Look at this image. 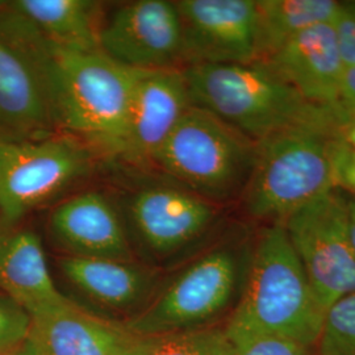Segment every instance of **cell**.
<instances>
[{
	"label": "cell",
	"mask_w": 355,
	"mask_h": 355,
	"mask_svg": "<svg viewBox=\"0 0 355 355\" xmlns=\"http://www.w3.org/2000/svg\"><path fill=\"white\" fill-rule=\"evenodd\" d=\"M349 223H350V237L355 254V200L349 198Z\"/></svg>",
	"instance_id": "cell-30"
},
{
	"label": "cell",
	"mask_w": 355,
	"mask_h": 355,
	"mask_svg": "<svg viewBox=\"0 0 355 355\" xmlns=\"http://www.w3.org/2000/svg\"><path fill=\"white\" fill-rule=\"evenodd\" d=\"M345 67L355 66V1H341L333 21Z\"/></svg>",
	"instance_id": "cell-25"
},
{
	"label": "cell",
	"mask_w": 355,
	"mask_h": 355,
	"mask_svg": "<svg viewBox=\"0 0 355 355\" xmlns=\"http://www.w3.org/2000/svg\"><path fill=\"white\" fill-rule=\"evenodd\" d=\"M258 142L215 114L191 105L149 167L212 203L241 200Z\"/></svg>",
	"instance_id": "cell-6"
},
{
	"label": "cell",
	"mask_w": 355,
	"mask_h": 355,
	"mask_svg": "<svg viewBox=\"0 0 355 355\" xmlns=\"http://www.w3.org/2000/svg\"><path fill=\"white\" fill-rule=\"evenodd\" d=\"M336 187L355 200V152L345 144L337 162Z\"/></svg>",
	"instance_id": "cell-26"
},
{
	"label": "cell",
	"mask_w": 355,
	"mask_h": 355,
	"mask_svg": "<svg viewBox=\"0 0 355 355\" xmlns=\"http://www.w3.org/2000/svg\"><path fill=\"white\" fill-rule=\"evenodd\" d=\"M0 292L31 315L71 300L53 279L41 237L23 221L0 218Z\"/></svg>",
	"instance_id": "cell-18"
},
{
	"label": "cell",
	"mask_w": 355,
	"mask_h": 355,
	"mask_svg": "<svg viewBox=\"0 0 355 355\" xmlns=\"http://www.w3.org/2000/svg\"><path fill=\"white\" fill-rule=\"evenodd\" d=\"M0 355H33L31 346L28 341L21 345L7 347V349H0Z\"/></svg>",
	"instance_id": "cell-29"
},
{
	"label": "cell",
	"mask_w": 355,
	"mask_h": 355,
	"mask_svg": "<svg viewBox=\"0 0 355 355\" xmlns=\"http://www.w3.org/2000/svg\"><path fill=\"white\" fill-rule=\"evenodd\" d=\"M324 313L283 225L268 224L254 241L240 299L224 328L230 343L275 336L315 347Z\"/></svg>",
	"instance_id": "cell-1"
},
{
	"label": "cell",
	"mask_w": 355,
	"mask_h": 355,
	"mask_svg": "<svg viewBox=\"0 0 355 355\" xmlns=\"http://www.w3.org/2000/svg\"><path fill=\"white\" fill-rule=\"evenodd\" d=\"M253 246L246 234L232 233L198 252L165 275L148 306L124 322L150 337L211 327L239 302Z\"/></svg>",
	"instance_id": "cell-4"
},
{
	"label": "cell",
	"mask_w": 355,
	"mask_h": 355,
	"mask_svg": "<svg viewBox=\"0 0 355 355\" xmlns=\"http://www.w3.org/2000/svg\"><path fill=\"white\" fill-rule=\"evenodd\" d=\"M262 62L306 102L338 111L345 64L333 23L306 29Z\"/></svg>",
	"instance_id": "cell-17"
},
{
	"label": "cell",
	"mask_w": 355,
	"mask_h": 355,
	"mask_svg": "<svg viewBox=\"0 0 355 355\" xmlns=\"http://www.w3.org/2000/svg\"><path fill=\"white\" fill-rule=\"evenodd\" d=\"M316 347L318 355H355V292L325 311Z\"/></svg>",
	"instance_id": "cell-21"
},
{
	"label": "cell",
	"mask_w": 355,
	"mask_h": 355,
	"mask_svg": "<svg viewBox=\"0 0 355 355\" xmlns=\"http://www.w3.org/2000/svg\"><path fill=\"white\" fill-rule=\"evenodd\" d=\"M51 101L58 132L120 158L136 71L102 51H67L51 44Z\"/></svg>",
	"instance_id": "cell-5"
},
{
	"label": "cell",
	"mask_w": 355,
	"mask_h": 355,
	"mask_svg": "<svg viewBox=\"0 0 355 355\" xmlns=\"http://www.w3.org/2000/svg\"><path fill=\"white\" fill-rule=\"evenodd\" d=\"M340 121L290 128L258 142L241 202L249 217L282 224L288 216L337 189L343 148Z\"/></svg>",
	"instance_id": "cell-3"
},
{
	"label": "cell",
	"mask_w": 355,
	"mask_h": 355,
	"mask_svg": "<svg viewBox=\"0 0 355 355\" xmlns=\"http://www.w3.org/2000/svg\"><path fill=\"white\" fill-rule=\"evenodd\" d=\"M183 69L136 71L121 159L146 167L190 108Z\"/></svg>",
	"instance_id": "cell-15"
},
{
	"label": "cell",
	"mask_w": 355,
	"mask_h": 355,
	"mask_svg": "<svg viewBox=\"0 0 355 355\" xmlns=\"http://www.w3.org/2000/svg\"><path fill=\"white\" fill-rule=\"evenodd\" d=\"M234 355H313V347L283 337L262 336L234 346Z\"/></svg>",
	"instance_id": "cell-24"
},
{
	"label": "cell",
	"mask_w": 355,
	"mask_h": 355,
	"mask_svg": "<svg viewBox=\"0 0 355 355\" xmlns=\"http://www.w3.org/2000/svg\"><path fill=\"white\" fill-rule=\"evenodd\" d=\"M175 3L183 28L186 67L258 61L257 0Z\"/></svg>",
	"instance_id": "cell-13"
},
{
	"label": "cell",
	"mask_w": 355,
	"mask_h": 355,
	"mask_svg": "<svg viewBox=\"0 0 355 355\" xmlns=\"http://www.w3.org/2000/svg\"><path fill=\"white\" fill-rule=\"evenodd\" d=\"M192 105L252 140L290 128L340 121L337 110L306 102L268 64H193L183 69Z\"/></svg>",
	"instance_id": "cell-2"
},
{
	"label": "cell",
	"mask_w": 355,
	"mask_h": 355,
	"mask_svg": "<svg viewBox=\"0 0 355 355\" xmlns=\"http://www.w3.org/2000/svg\"><path fill=\"white\" fill-rule=\"evenodd\" d=\"M101 51L135 71L184 69V41L175 0H133L107 7Z\"/></svg>",
	"instance_id": "cell-11"
},
{
	"label": "cell",
	"mask_w": 355,
	"mask_h": 355,
	"mask_svg": "<svg viewBox=\"0 0 355 355\" xmlns=\"http://www.w3.org/2000/svg\"><path fill=\"white\" fill-rule=\"evenodd\" d=\"M32 316L23 305L0 292V349L26 343Z\"/></svg>",
	"instance_id": "cell-23"
},
{
	"label": "cell",
	"mask_w": 355,
	"mask_h": 355,
	"mask_svg": "<svg viewBox=\"0 0 355 355\" xmlns=\"http://www.w3.org/2000/svg\"><path fill=\"white\" fill-rule=\"evenodd\" d=\"M282 225L324 311L355 292L349 198L343 191L327 192L288 216Z\"/></svg>",
	"instance_id": "cell-10"
},
{
	"label": "cell",
	"mask_w": 355,
	"mask_h": 355,
	"mask_svg": "<svg viewBox=\"0 0 355 355\" xmlns=\"http://www.w3.org/2000/svg\"><path fill=\"white\" fill-rule=\"evenodd\" d=\"M46 228L58 255L139 261L111 192L89 189L64 196L51 207Z\"/></svg>",
	"instance_id": "cell-14"
},
{
	"label": "cell",
	"mask_w": 355,
	"mask_h": 355,
	"mask_svg": "<svg viewBox=\"0 0 355 355\" xmlns=\"http://www.w3.org/2000/svg\"><path fill=\"white\" fill-rule=\"evenodd\" d=\"M337 0H257L258 61H265L312 26L333 23Z\"/></svg>",
	"instance_id": "cell-20"
},
{
	"label": "cell",
	"mask_w": 355,
	"mask_h": 355,
	"mask_svg": "<svg viewBox=\"0 0 355 355\" xmlns=\"http://www.w3.org/2000/svg\"><path fill=\"white\" fill-rule=\"evenodd\" d=\"M15 140L12 135L10 133L8 128L6 127L1 116H0V141H11Z\"/></svg>",
	"instance_id": "cell-31"
},
{
	"label": "cell",
	"mask_w": 355,
	"mask_h": 355,
	"mask_svg": "<svg viewBox=\"0 0 355 355\" xmlns=\"http://www.w3.org/2000/svg\"><path fill=\"white\" fill-rule=\"evenodd\" d=\"M31 316L26 341L33 355H145L159 338L140 334L73 300Z\"/></svg>",
	"instance_id": "cell-12"
},
{
	"label": "cell",
	"mask_w": 355,
	"mask_h": 355,
	"mask_svg": "<svg viewBox=\"0 0 355 355\" xmlns=\"http://www.w3.org/2000/svg\"><path fill=\"white\" fill-rule=\"evenodd\" d=\"M340 133L343 144L355 152V114L341 116Z\"/></svg>",
	"instance_id": "cell-28"
},
{
	"label": "cell",
	"mask_w": 355,
	"mask_h": 355,
	"mask_svg": "<svg viewBox=\"0 0 355 355\" xmlns=\"http://www.w3.org/2000/svg\"><path fill=\"white\" fill-rule=\"evenodd\" d=\"M108 158L64 133L33 140L0 141V218L21 223L94 175Z\"/></svg>",
	"instance_id": "cell-8"
},
{
	"label": "cell",
	"mask_w": 355,
	"mask_h": 355,
	"mask_svg": "<svg viewBox=\"0 0 355 355\" xmlns=\"http://www.w3.org/2000/svg\"><path fill=\"white\" fill-rule=\"evenodd\" d=\"M338 114L340 116L355 114V66L345 67L338 101Z\"/></svg>",
	"instance_id": "cell-27"
},
{
	"label": "cell",
	"mask_w": 355,
	"mask_h": 355,
	"mask_svg": "<svg viewBox=\"0 0 355 355\" xmlns=\"http://www.w3.org/2000/svg\"><path fill=\"white\" fill-rule=\"evenodd\" d=\"M8 4V0H0V11Z\"/></svg>",
	"instance_id": "cell-32"
},
{
	"label": "cell",
	"mask_w": 355,
	"mask_h": 355,
	"mask_svg": "<svg viewBox=\"0 0 355 355\" xmlns=\"http://www.w3.org/2000/svg\"><path fill=\"white\" fill-rule=\"evenodd\" d=\"M64 282L92 304L114 313L137 316L152 302L165 279L162 270L141 261L57 255Z\"/></svg>",
	"instance_id": "cell-16"
},
{
	"label": "cell",
	"mask_w": 355,
	"mask_h": 355,
	"mask_svg": "<svg viewBox=\"0 0 355 355\" xmlns=\"http://www.w3.org/2000/svg\"><path fill=\"white\" fill-rule=\"evenodd\" d=\"M145 355H234L224 328L207 327L159 337Z\"/></svg>",
	"instance_id": "cell-22"
},
{
	"label": "cell",
	"mask_w": 355,
	"mask_h": 355,
	"mask_svg": "<svg viewBox=\"0 0 355 355\" xmlns=\"http://www.w3.org/2000/svg\"><path fill=\"white\" fill-rule=\"evenodd\" d=\"M10 4L51 45L67 51H101V31L108 3L98 0H10Z\"/></svg>",
	"instance_id": "cell-19"
},
{
	"label": "cell",
	"mask_w": 355,
	"mask_h": 355,
	"mask_svg": "<svg viewBox=\"0 0 355 355\" xmlns=\"http://www.w3.org/2000/svg\"><path fill=\"white\" fill-rule=\"evenodd\" d=\"M51 44L10 4L0 11V116L15 140L60 133L51 87Z\"/></svg>",
	"instance_id": "cell-9"
},
{
	"label": "cell",
	"mask_w": 355,
	"mask_h": 355,
	"mask_svg": "<svg viewBox=\"0 0 355 355\" xmlns=\"http://www.w3.org/2000/svg\"><path fill=\"white\" fill-rule=\"evenodd\" d=\"M114 196L137 259L162 271L182 263L223 220L224 207L164 175L139 179Z\"/></svg>",
	"instance_id": "cell-7"
}]
</instances>
